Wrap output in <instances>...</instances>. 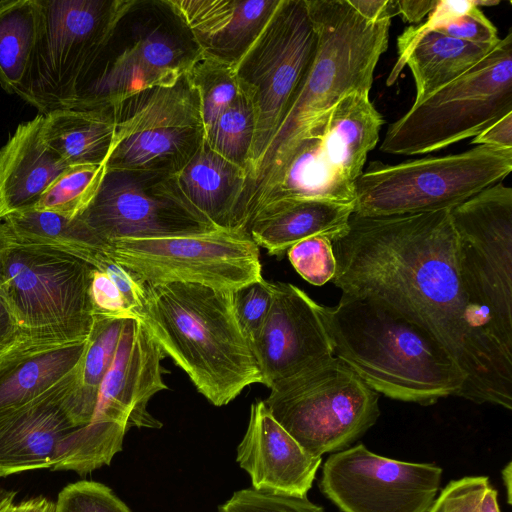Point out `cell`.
<instances>
[{"label": "cell", "instance_id": "1", "mask_svg": "<svg viewBox=\"0 0 512 512\" xmlns=\"http://www.w3.org/2000/svg\"><path fill=\"white\" fill-rule=\"evenodd\" d=\"M332 246L343 294L382 304L435 338L465 376L458 397L512 409V346L470 288L450 209L353 213Z\"/></svg>", "mask_w": 512, "mask_h": 512}, {"label": "cell", "instance_id": "2", "mask_svg": "<svg viewBox=\"0 0 512 512\" xmlns=\"http://www.w3.org/2000/svg\"><path fill=\"white\" fill-rule=\"evenodd\" d=\"M317 33L311 64L260 162L246 179L234 228L246 231L259 198L283 170L296 146L354 91L370 92L387 50L391 18L370 22L348 0H305Z\"/></svg>", "mask_w": 512, "mask_h": 512}, {"label": "cell", "instance_id": "3", "mask_svg": "<svg viewBox=\"0 0 512 512\" xmlns=\"http://www.w3.org/2000/svg\"><path fill=\"white\" fill-rule=\"evenodd\" d=\"M333 355L377 393L431 405L459 396L465 376L423 328L374 301L348 294L337 305L318 303Z\"/></svg>", "mask_w": 512, "mask_h": 512}, {"label": "cell", "instance_id": "4", "mask_svg": "<svg viewBox=\"0 0 512 512\" xmlns=\"http://www.w3.org/2000/svg\"><path fill=\"white\" fill-rule=\"evenodd\" d=\"M136 317L165 355L211 404L227 405L262 383L233 309L232 291L182 283H143Z\"/></svg>", "mask_w": 512, "mask_h": 512}, {"label": "cell", "instance_id": "5", "mask_svg": "<svg viewBox=\"0 0 512 512\" xmlns=\"http://www.w3.org/2000/svg\"><path fill=\"white\" fill-rule=\"evenodd\" d=\"M202 54L169 0H133L71 108L114 107L155 86H169Z\"/></svg>", "mask_w": 512, "mask_h": 512}, {"label": "cell", "instance_id": "6", "mask_svg": "<svg viewBox=\"0 0 512 512\" xmlns=\"http://www.w3.org/2000/svg\"><path fill=\"white\" fill-rule=\"evenodd\" d=\"M512 112V31L474 67L389 125L380 150L419 155L475 137Z\"/></svg>", "mask_w": 512, "mask_h": 512}, {"label": "cell", "instance_id": "7", "mask_svg": "<svg viewBox=\"0 0 512 512\" xmlns=\"http://www.w3.org/2000/svg\"><path fill=\"white\" fill-rule=\"evenodd\" d=\"M94 269L71 254L12 237L2 252L0 282L26 340L66 344L88 338Z\"/></svg>", "mask_w": 512, "mask_h": 512}, {"label": "cell", "instance_id": "8", "mask_svg": "<svg viewBox=\"0 0 512 512\" xmlns=\"http://www.w3.org/2000/svg\"><path fill=\"white\" fill-rule=\"evenodd\" d=\"M133 0H38L40 21L16 93L46 115L71 108Z\"/></svg>", "mask_w": 512, "mask_h": 512}, {"label": "cell", "instance_id": "9", "mask_svg": "<svg viewBox=\"0 0 512 512\" xmlns=\"http://www.w3.org/2000/svg\"><path fill=\"white\" fill-rule=\"evenodd\" d=\"M512 170V149L467 151L387 165L371 162L355 182L354 214L393 216L451 209Z\"/></svg>", "mask_w": 512, "mask_h": 512}, {"label": "cell", "instance_id": "10", "mask_svg": "<svg viewBox=\"0 0 512 512\" xmlns=\"http://www.w3.org/2000/svg\"><path fill=\"white\" fill-rule=\"evenodd\" d=\"M273 418L315 457L347 448L377 421L379 396L335 356L270 389Z\"/></svg>", "mask_w": 512, "mask_h": 512}, {"label": "cell", "instance_id": "11", "mask_svg": "<svg viewBox=\"0 0 512 512\" xmlns=\"http://www.w3.org/2000/svg\"><path fill=\"white\" fill-rule=\"evenodd\" d=\"M378 141V126L370 113L353 101L340 100L325 122L296 146L254 205L247 227L261 211L285 203L318 199L354 204L355 182Z\"/></svg>", "mask_w": 512, "mask_h": 512}, {"label": "cell", "instance_id": "12", "mask_svg": "<svg viewBox=\"0 0 512 512\" xmlns=\"http://www.w3.org/2000/svg\"><path fill=\"white\" fill-rule=\"evenodd\" d=\"M316 46L317 33L305 0H280L260 35L234 67L240 90L250 102L255 118L246 179L289 109Z\"/></svg>", "mask_w": 512, "mask_h": 512}, {"label": "cell", "instance_id": "13", "mask_svg": "<svg viewBox=\"0 0 512 512\" xmlns=\"http://www.w3.org/2000/svg\"><path fill=\"white\" fill-rule=\"evenodd\" d=\"M104 255L142 283L182 282L234 291L263 279L258 246L237 230L122 238L108 243Z\"/></svg>", "mask_w": 512, "mask_h": 512}, {"label": "cell", "instance_id": "14", "mask_svg": "<svg viewBox=\"0 0 512 512\" xmlns=\"http://www.w3.org/2000/svg\"><path fill=\"white\" fill-rule=\"evenodd\" d=\"M116 130L107 169L177 174L204 141L196 89L187 75L137 92L114 106Z\"/></svg>", "mask_w": 512, "mask_h": 512}, {"label": "cell", "instance_id": "15", "mask_svg": "<svg viewBox=\"0 0 512 512\" xmlns=\"http://www.w3.org/2000/svg\"><path fill=\"white\" fill-rule=\"evenodd\" d=\"M79 218L102 242L216 229L190 204L175 174L107 169Z\"/></svg>", "mask_w": 512, "mask_h": 512}, {"label": "cell", "instance_id": "16", "mask_svg": "<svg viewBox=\"0 0 512 512\" xmlns=\"http://www.w3.org/2000/svg\"><path fill=\"white\" fill-rule=\"evenodd\" d=\"M450 215L470 288L512 346V189L498 182Z\"/></svg>", "mask_w": 512, "mask_h": 512}, {"label": "cell", "instance_id": "17", "mask_svg": "<svg viewBox=\"0 0 512 512\" xmlns=\"http://www.w3.org/2000/svg\"><path fill=\"white\" fill-rule=\"evenodd\" d=\"M442 469L375 454L359 443L331 454L322 468V493L342 512H428Z\"/></svg>", "mask_w": 512, "mask_h": 512}, {"label": "cell", "instance_id": "18", "mask_svg": "<svg viewBox=\"0 0 512 512\" xmlns=\"http://www.w3.org/2000/svg\"><path fill=\"white\" fill-rule=\"evenodd\" d=\"M252 353L269 389L334 356L318 303L290 283H273V298Z\"/></svg>", "mask_w": 512, "mask_h": 512}, {"label": "cell", "instance_id": "19", "mask_svg": "<svg viewBox=\"0 0 512 512\" xmlns=\"http://www.w3.org/2000/svg\"><path fill=\"white\" fill-rule=\"evenodd\" d=\"M76 368L34 400L0 412V478L51 468L62 442L80 427Z\"/></svg>", "mask_w": 512, "mask_h": 512}, {"label": "cell", "instance_id": "20", "mask_svg": "<svg viewBox=\"0 0 512 512\" xmlns=\"http://www.w3.org/2000/svg\"><path fill=\"white\" fill-rule=\"evenodd\" d=\"M165 354L139 319H126L112 363L101 383L92 421L131 427H162L147 409L151 397L168 389L161 360Z\"/></svg>", "mask_w": 512, "mask_h": 512}, {"label": "cell", "instance_id": "21", "mask_svg": "<svg viewBox=\"0 0 512 512\" xmlns=\"http://www.w3.org/2000/svg\"><path fill=\"white\" fill-rule=\"evenodd\" d=\"M236 460L249 474L253 489L306 496L322 457L306 452L258 400L251 405Z\"/></svg>", "mask_w": 512, "mask_h": 512}, {"label": "cell", "instance_id": "22", "mask_svg": "<svg viewBox=\"0 0 512 512\" xmlns=\"http://www.w3.org/2000/svg\"><path fill=\"white\" fill-rule=\"evenodd\" d=\"M201 52L233 68L273 15L280 0H169Z\"/></svg>", "mask_w": 512, "mask_h": 512}, {"label": "cell", "instance_id": "23", "mask_svg": "<svg viewBox=\"0 0 512 512\" xmlns=\"http://www.w3.org/2000/svg\"><path fill=\"white\" fill-rule=\"evenodd\" d=\"M44 115L18 125L0 148V220L32 209L70 166L42 134Z\"/></svg>", "mask_w": 512, "mask_h": 512}, {"label": "cell", "instance_id": "24", "mask_svg": "<svg viewBox=\"0 0 512 512\" xmlns=\"http://www.w3.org/2000/svg\"><path fill=\"white\" fill-rule=\"evenodd\" d=\"M353 211V203L328 200L285 203L258 213L249 223L247 233L258 247L280 257L294 244L309 237L337 240L347 232Z\"/></svg>", "mask_w": 512, "mask_h": 512}, {"label": "cell", "instance_id": "25", "mask_svg": "<svg viewBox=\"0 0 512 512\" xmlns=\"http://www.w3.org/2000/svg\"><path fill=\"white\" fill-rule=\"evenodd\" d=\"M86 342L23 340L0 359V412L24 405L55 386L78 365Z\"/></svg>", "mask_w": 512, "mask_h": 512}, {"label": "cell", "instance_id": "26", "mask_svg": "<svg viewBox=\"0 0 512 512\" xmlns=\"http://www.w3.org/2000/svg\"><path fill=\"white\" fill-rule=\"evenodd\" d=\"M176 179L184 196L212 227L234 230L246 180L242 167L217 154L204 140Z\"/></svg>", "mask_w": 512, "mask_h": 512}, {"label": "cell", "instance_id": "27", "mask_svg": "<svg viewBox=\"0 0 512 512\" xmlns=\"http://www.w3.org/2000/svg\"><path fill=\"white\" fill-rule=\"evenodd\" d=\"M116 130L114 107L57 109L43 118L46 144L69 165H106Z\"/></svg>", "mask_w": 512, "mask_h": 512}, {"label": "cell", "instance_id": "28", "mask_svg": "<svg viewBox=\"0 0 512 512\" xmlns=\"http://www.w3.org/2000/svg\"><path fill=\"white\" fill-rule=\"evenodd\" d=\"M495 45L468 42L429 31L410 46L399 64L394 65L387 85H392L407 65L414 79V103H417L470 70Z\"/></svg>", "mask_w": 512, "mask_h": 512}, {"label": "cell", "instance_id": "29", "mask_svg": "<svg viewBox=\"0 0 512 512\" xmlns=\"http://www.w3.org/2000/svg\"><path fill=\"white\" fill-rule=\"evenodd\" d=\"M3 223L18 242L51 247L93 267L107 248L79 218L70 219L50 211L32 208L6 216Z\"/></svg>", "mask_w": 512, "mask_h": 512}, {"label": "cell", "instance_id": "30", "mask_svg": "<svg viewBox=\"0 0 512 512\" xmlns=\"http://www.w3.org/2000/svg\"><path fill=\"white\" fill-rule=\"evenodd\" d=\"M40 21L38 0L0 1V85L15 94L31 61Z\"/></svg>", "mask_w": 512, "mask_h": 512}, {"label": "cell", "instance_id": "31", "mask_svg": "<svg viewBox=\"0 0 512 512\" xmlns=\"http://www.w3.org/2000/svg\"><path fill=\"white\" fill-rule=\"evenodd\" d=\"M126 319L94 318L84 353L76 368L74 401L80 426L93 418L101 383L112 363Z\"/></svg>", "mask_w": 512, "mask_h": 512}, {"label": "cell", "instance_id": "32", "mask_svg": "<svg viewBox=\"0 0 512 512\" xmlns=\"http://www.w3.org/2000/svg\"><path fill=\"white\" fill-rule=\"evenodd\" d=\"M128 429L116 422L92 421L72 431L62 442L50 468L86 475L104 465L122 450Z\"/></svg>", "mask_w": 512, "mask_h": 512}, {"label": "cell", "instance_id": "33", "mask_svg": "<svg viewBox=\"0 0 512 512\" xmlns=\"http://www.w3.org/2000/svg\"><path fill=\"white\" fill-rule=\"evenodd\" d=\"M255 130L252 106L241 92L205 130L204 140L217 154L245 170Z\"/></svg>", "mask_w": 512, "mask_h": 512}, {"label": "cell", "instance_id": "34", "mask_svg": "<svg viewBox=\"0 0 512 512\" xmlns=\"http://www.w3.org/2000/svg\"><path fill=\"white\" fill-rule=\"evenodd\" d=\"M186 75L198 93L206 130L241 94L234 68L202 53Z\"/></svg>", "mask_w": 512, "mask_h": 512}, {"label": "cell", "instance_id": "35", "mask_svg": "<svg viewBox=\"0 0 512 512\" xmlns=\"http://www.w3.org/2000/svg\"><path fill=\"white\" fill-rule=\"evenodd\" d=\"M106 165L70 166L43 194L34 209L50 211L64 217H79L94 198Z\"/></svg>", "mask_w": 512, "mask_h": 512}, {"label": "cell", "instance_id": "36", "mask_svg": "<svg viewBox=\"0 0 512 512\" xmlns=\"http://www.w3.org/2000/svg\"><path fill=\"white\" fill-rule=\"evenodd\" d=\"M428 512H501L497 491L485 476H467L443 488Z\"/></svg>", "mask_w": 512, "mask_h": 512}, {"label": "cell", "instance_id": "37", "mask_svg": "<svg viewBox=\"0 0 512 512\" xmlns=\"http://www.w3.org/2000/svg\"><path fill=\"white\" fill-rule=\"evenodd\" d=\"M287 255L297 273L312 285L322 286L336 274L332 241L325 236L306 238L290 247Z\"/></svg>", "mask_w": 512, "mask_h": 512}, {"label": "cell", "instance_id": "38", "mask_svg": "<svg viewBox=\"0 0 512 512\" xmlns=\"http://www.w3.org/2000/svg\"><path fill=\"white\" fill-rule=\"evenodd\" d=\"M273 298V283L264 279L232 291L233 309L238 325L250 348L266 320Z\"/></svg>", "mask_w": 512, "mask_h": 512}, {"label": "cell", "instance_id": "39", "mask_svg": "<svg viewBox=\"0 0 512 512\" xmlns=\"http://www.w3.org/2000/svg\"><path fill=\"white\" fill-rule=\"evenodd\" d=\"M54 512H132L106 485L94 481L68 484L58 494Z\"/></svg>", "mask_w": 512, "mask_h": 512}, {"label": "cell", "instance_id": "40", "mask_svg": "<svg viewBox=\"0 0 512 512\" xmlns=\"http://www.w3.org/2000/svg\"><path fill=\"white\" fill-rule=\"evenodd\" d=\"M219 512H324L307 496L256 490L253 488L236 491L218 508Z\"/></svg>", "mask_w": 512, "mask_h": 512}, {"label": "cell", "instance_id": "41", "mask_svg": "<svg viewBox=\"0 0 512 512\" xmlns=\"http://www.w3.org/2000/svg\"><path fill=\"white\" fill-rule=\"evenodd\" d=\"M90 300L93 318H137L111 278L96 268L90 285Z\"/></svg>", "mask_w": 512, "mask_h": 512}, {"label": "cell", "instance_id": "42", "mask_svg": "<svg viewBox=\"0 0 512 512\" xmlns=\"http://www.w3.org/2000/svg\"><path fill=\"white\" fill-rule=\"evenodd\" d=\"M433 31L478 44L494 45L500 40L497 28L475 4L466 13L439 25Z\"/></svg>", "mask_w": 512, "mask_h": 512}, {"label": "cell", "instance_id": "43", "mask_svg": "<svg viewBox=\"0 0 512 512\" xmlns=\"http://www.w3.org/2000/svg\"><path fill=\"white\" fill-rule=\"evenodd\" d=\"M474 6L473 0H438L437 5L428 14L427 20L419 26H410L398 37V58L395 65L399 64L410 46L423 34L433 31L439 25L466 13Z\"/></svg>", "mask_w": 512, "mask_h": 512}, {"label": "cell", "instance_id": "44", "mask_svg": "<svg viewBox=\"0 0 512 512\" xmlns=\"http://www.w3.org/2000/svg\"><path fill=\"white\" fill-rule=\"evenodd\" d=\"M25 339L0 282V359Z\"/></svg>", "mask_w": 512, "mask_h": 512}, {"label": "cell", "instance_id": "45", "mask_svg": "<svg viewBox=\"0 0 512 512\" xmlns=\"http://www.w3.org/2000/svg\"><path fill=\"white\" fill-rule=\"evenodd\" d=\"M472 144L512 149V112L508 113L471 141Z\"/></svg>", "mask_w": 512, "mask_h": 512}, {"label": "cell", "instance_id": "46", "mask_svg": "<svg viewBox=\"0 0 512 512\" xmlns=\"http://www.w3.org/2000/svg\"><path fill=\"white\" fill-rule=\"evenodd\" d=\"M16 492L0 490V512H46L53 504L43 496L15 502Z\"/></svg>", "mask_w": 512, "mask_h": 512}, {"label": "cell", "instance_id": "47", "mask_svg": "<svg viewBox=\"0 0 512 512\" xmlns=\"http://www.w3.org/2000/svg\"><path fill=\"white\" fill-rule=\"evenodd\" d=\"M354 10L365 20L377 22L392 18L395 14L394 1L390 0H348Z\"/></svg>", "mask_w": 512, "mask_h": 512}, {"label": "cell", "instance_id": "48", "mask_svg": "<svg viewBox=\"0 0 512 512\" xmlns=\"http://www.w3.org/2000/svg\"><path fill=\"white\" fill-rule=\"evenodd\" d=\"M438 0H398L394 1L396 14H401L403 19L410 23H418L428 15Z\"/></svg>", "mask_w": 512, "mask_h": 512}, {"label": "cell", "instance_id": "49", "mask_svg": "<svg viewBox=\"0 0 512 512\" xmlns=\"http://www.w3.org/2000/svg\"><path fill=\"white\" fill-rule=\"evenodd\" d=\"M511 462H509L506 467L502 470V478H503V484L506 488L507 492V502L508 504H511V479H512V471H511Z\"/></svg>", "mask_w": 512, "mask_h": 512}, {"label": "cell", "instance_id": "50", "mask_svg": "<svg viewBox=\"0 0 512 512\" xmlns=\"http://www.w3.org/2000/svg\"><path fill=\"white\" fill-rule=\"evenodd\" d=\"M12 240V235L6 225L0 221V267H1V256L3 250Z\"/></svg>", "mask_w": 512, "mask_h": 512}, {"label": "cell", "instance_id": "51", "mask_svg": "<svg viewBox=\"0 0 512 512\" xmlns=\"http://www.w3.org/2000/svg\"><path fill=\"white\" fill-rule=\"evenodd\" d=\"M475 6L477 7H481V6H494V5H497L500 3V1H493V0H488V1H483V0H480V1H476V0H473Z\"/></svg>", "mask_w": 512, "mask_h": 512}, {"label": "cell", "instance_id": "52", "mask_svg": "<svg viewBox=\"0 0 512 512\" xmlns=\"http://www.w3.org/2000/svg\"><path fill=\"white\" fill-rule=\"evenodd\" d=\"M46 512H54V503L46 510Z\"/></svg>", "mask_w": 512, "mask_h": 512}]
</instances>
